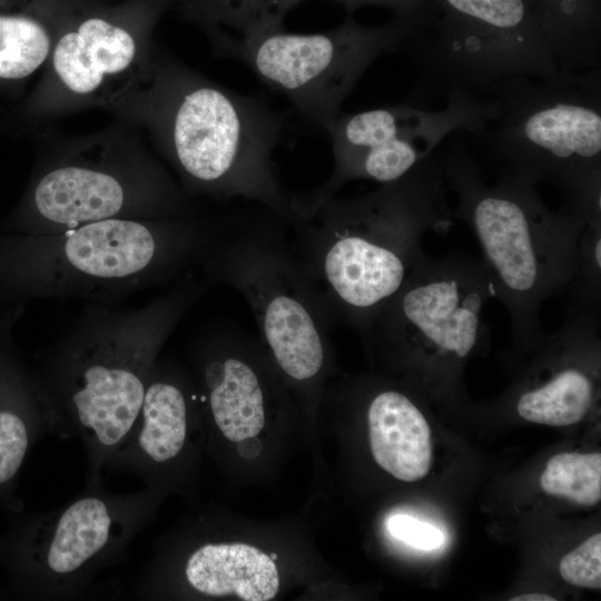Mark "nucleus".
Listing matches in <instances>:
<instances>
[{"label":"nucleus","instance_id":"1","mask_svg":"<svg viewBox=\"0 0 601 601\" xmlns=\"http://www.w3.org/2000/svg\"><path fill=\"white\" fill-rule=\"evenodd\" d=\"M109 112L144 129L188 196L242 197L289 223L292 197L273 162L284 116L235 92L156 47L148 80Z\"/></svg>","mask_w":601,"mask_h":601},{"label":"nucleus","instance_id":"2","mask_svg":"<svg viewBox=\"0 0 601 601\" xmlns=\"http://www.w3.org/2000/svg\"><path fill=\"white\" fill-rule=\"evenodd\" d=\"M447 191L437 150L395 181L294 213V254L332 324L367 335L424 252V235L452 218Z\"/></svg>","mask_w":601,"mask_h":601},{"label":"nucleus","instance_id":"3","mask_svg":"<svg viewBox=\"0 0 601 601\" xmlns=\"http://www.w3.org/2000/svg\"><path fill=\"white\" fill-rule=\"evenodd\" d=\"M204 292L188 275L138 308L90 302L50 348L38 382L58 436L81 440L88 481L101 477L131 431L161 346Z\"/></svg>","mask_w":601,"mask_h":601},{"label":"nucleus","instance_id":"4","mask_svg":"<svg viewBox=\"0 0 601 601\" xmlns=\"http://www.w3.org/2000/svg\"><path fill=\"white\" fill-rule=\"evenodd\" d=\"M465 136L452 135L439 150L443 178L457 198L452 218L474 233L493 297L510 316L515 343L539 345L544 337L541 307L573 279L581 234L595 218L568 203L550 209L535 185L503 171L493 185L486 184Z\"/></svg>","mask_w":601,"mask_h":601},{"label":"nucleus","instance_id":"5","mask_svg":"<svg viewBox=\"0 0 601 601\" xmlns=\"http://www.w3.org/2000/svg\"><path fill=\"white\" fill-rule=\"evenodd\" d=\"M220 233L191 218H114L55 234L0 231V294L13 300L116 298L201 264Z\"/></svg>","mask_w":601,"mask_h":601},{"label":"nucleus","instance_id":"6","mask_svg":"<svg viewBox=\"0 0 601 601\" xmlns=\"http://www.w3.org/2000/svg\"><path fill=\"white\" fill-rule=\"evenodd\" d=\"M191 217L178 181L138 129L116 118L97 132L48 144L0 231L40 235L114 218Z\"/></svg>","mask_w":601,"mask_h":601},{"label":"nucleus","instance_id":"7","mask_svg":"<svg viewBox=\"0 0 601 601\" xmlns=\"http://www.w3.org/2000/svg\"><path fill=\"white\" fill-rule=\"evenodd\" d=\"M497 116L475 138L502 168L548 181L589 217L601 216V67L513 77L489 91Z\"/></svg>","mask_w":601,"mask_h":601},{"label":"nucleus","instance_id":"8","mask_svg":"<svg viewBox=\"0 0 601 601\" xmlns=\"http://www.w3.org/2000/svg\"><path fill=\"white\" fill-rule=\"evenodd\" d=\"M168 0L106 7L72 0L19 114L38 127L90 108L109 111L149 78L152 31Z\"/></svg>","mask_w":601,"mask_h":601},{"label":"nucleus","instance_id":"9","mask_svg":"<svg viewBox=\"0 0 601 601\" xmlns=\"http://www.w3.org/2000/svg\"><path fill=\"white\" fill-rule=\"evenodd\" d=\"M432 1L430 22L404 47L417 69L414 101L456 90L487 95L504 79L559 71L525 0Z\"/></svg>","mask_w":601,"mask_h":601},{"label":"nucleus","instance_id":"10","mask_svg":"<svg viewBox=\"0 0 601 601\" xmlns=\"http://www.w3.org/2000/svg\"><path fill=\"white\" fill-rule=\"evenodd\" d=\"M274 220L220 233L200 265L210 282L245 297L282 372L295 383H309L325 366L332 322L286 239L284 219Z\"/></svg>","mask_w":601,"mask_h":601},{"label":"nucleus","instance_id":"11","mask_svg":"<svg viewBox=\"0 0 601 601\" xmlns=\"http://www.w3.org/2000/svg\"><path fill=\"white\" fill-rule=\"evenodd\" d=\"M431 20L427 14L394 16L365 26L353 13L329 30L293 33L285 29L237 46L228 55L247 65L269 88L283 93L308 121L325 130L368 67L404 49Z\"/></svg>","mask_w":601,"mask_h":601},{"label":"nucleus","instance_id":"12","mask_svg":"<svg viewBox=\"0 0 601 601\" xmlns=\"http://www.w3.org/2000/svg\"><path fill=\"white\" fill-rule=\"evenodd\" d=\"M496 116L491 95L463 90L449 93L445 106L436 110L401 104L339 115L327 132L333 170L311 194L293 196V209L311 208L353 180L395 181L434 155L446 138L476 135Z\"/></svg>","mask_w":601,"mask_h":601},{"label":"nucleus","instance_id":"13","mask_svg":"<svg viewBox=\"0 0 601 601\" xmlns=\"http://www.w3.org/2000/svg\"><path fill=\"white\" fill-rule=\"evenodd\" d=\"M492 296L482 259L423 252L366 336L398 357L455 366L486 338L483 311Z\"/></svg>","mask_w":601,"mask_h":601},{"label":"nucleus","instance_id":"14","mask_svg":"<svg viewBox=\"0 0 601 601\" xmlns=\"http://www.w3.org/2000/svg\"><path fill=\"white\" fill-rule=\"evenodd\" d=\"M151 499L150 491L112 493L97 477L68 504L32 518L17 554L35 592L47 599L79 594L121 560L149 516Z\"/></svg>","mask_w":601,"mask_h":601},{"label":"nucleus","instance_id":"15","mask_svg":"<svg viewBox=\"0 0 601 601\" xmlns=\"http://www.w3.org/2000/svg\"><path fill=\"white\" fill-rule=\"evenodd\" d=\"M195 397L156 362L136 422L107 467L150 483L160 467L183 453L188 437L189 402Z\"/></svg>","mask_w":601,"mask_h":601},{"label":"nucleus","instance_id":"16","mask_svg":"<svg viewBox=\"0 0 601 601\" xmlns=\"http://www.w3.org/2000/svg\"><path fill=\"white\" fill-rule=\"evenodd\" d=\"M201 383L214 423L230 442L257 436L265 425V390L238 337L216 332L203 345Z\"/></svg>","mask_w":601,"mask_h":601},{"label":"nucleus","instance_id":"17","mask_svg":"<svg viewBox=\"0 0 601 601\" xmlns=\"http://www.w3.org/2000/svg\"><path fill=\"white\" fill-rule=\"evenodd\" d=\"M21 307L0 315V489L13 481L36 436L58 435V425L38 382L11 353L10 334Z\"/></svg>","mask_w":601,"mask_h":601},{"label":"nucleus","instance_id":"18","mask_svg":"<svg viewBox=\"0 0 601 601\" xmlns=\"http://www.w3.org/2000/svg\"><path fill=\"white\" fill-rule=\"evenodd\" d=\"M367 423L371 451L383 470L404 482L427 475L433 459L430 426L405 393L378 391L370 401Z\"/></svg>","mask_w":601,"mask_h":601},{"label":"nucleus","instance_id":"19","mask_svg":"<svg viewBox=\"0 0 601 601\" xmlns=\"http://www.w3.org/2000/svg\"><path fill=\"white\" fill-rule=\"evenodd\" d=\"M184 577L204 595H236L245 601H268L279 589L274 560L243 543H205L186 559Z\"/></svg>","mask_w":601,"mask_h":601},{"label":"nucleus","instance_id":"20","mask_svg":"<svg viewBox=\"0 0 601 601\" xmlns=\"http://www.w3.org/2000/svg\"><path fill=\"white\" fill-rule=\"evenodd\" d=\"M72 0H35L0 11V93H14L39 77Z\"/></svg>","mask_w":601,"mask_h":601},{"label":"nucleus","instance_id":"21","mask_svg":"<svg viewBox=\"0 0 601 601\" xmlns=\"http://www.w3.org/2000/svg\"><path fill=\"white\" fill-rule=\"evenodd\" d=\"M306 0H168L185 19L197 24L213 49L228 57L254 38L284 29L290 10Z\"/></svg>","mask_w":601,"mask_h":601},{"label":"nucleus","instance_id":"22","mask_svg":"<svg viewBox=\"0 0 601 601\" xmlns=\"http://www.w3.org/2000/svg\"><path fill=\"white\" fill-rule=\"evenodd\" d=\"M559 70L601 67V0H525Z\"/></svg>","mask_w":601,"mask_h":601},{"label":"nucleus","instance_id":"23","mask_svg":"<svg viewBox=\"0 0 601 601\" xmlns=\"http://www.w3.org/2000/svg\"><path fill=\"white\" fill-rule=\"evenodd\" d=\"M544 493L591 506L601 499V454L560 453L552 456L540 477Z\"/></svg>","mask_w":601,"mask_h":601},{"label":"nucleus","instance_id":"24","mask_svg":"<svg viewBox=\"0 0 601 601\" xmlns=\"http://www.w3.org/2000/svg\"><path fill=\"white\" fill-rule=\"evenodd\" d=\"M568 287L574 304L601 307V218L589 220L581 234L577 272Z\"/></svg>","mask_w":601,"mask_h":601},{"label":"nucleus","instance_id":"25","mask_svg":"<svg viewBox=\"0 0 601 601\" xmlns=\"http://www.w3.org/2000/svg\"><path fill=\"white\" fill-rule=\"evenodd\" d=\"M560 574L568 583L589 589L601 588V534L595 533L560 561Z\"/></svg>","mask_w":601,"mask_h":601},{"label":"nucleus","instance_id":"26","mask_svg":"<svg viewBox=\"0 0 601 601\" xmlns=\"http://www.w3.org/2000/svg\"><path fill=\"white\" fill-rule=\"evenodd\" d=\"M386 528L394 538L421 550L436 549L444 541L440 529L408 515L390 516Z\"/></svg>","mask_w":601,"mask_h":601},{"label":"nucleus","instance_id":"27","mask_svg":"<svg viewBox=\"0 0 601 601\" xmlns=\"http://www.w3.org/2000/svg\"><path fill=\"white\" fill-rule=\"evenodd\" d=\"M339 3L347 13L363 7H380L390 10L394 16L433 14L432 0H333Z\"/></svg>","mask_w":601,"mask_h":601},{"label":"nucleus","instance_id":"28","mask_svg":"<svg viewBox=\"0 0 601 601\" xmlns=\"http://www.w3.org/2000/svg\"><path fill=\"white\" fill-rule=\"evenodd\" d=\"M553 597L543 593H528L512 598L511 601H554Z\"/></svg>","mask_w":601,"mask_h":601},{"label":"nucleus","instance_id":"29","mask_svg":"<svg viewBox=\"0 0 601 601\" xmlns=\"http://www.w3.org/2000/svg\"><path fill=\"white\" fill-rule=\"evenodd\" d=\"M269 556H270L273 560H275V559L277 558L276 554H272V555H269Z\"/></svg>","mask_w":601,"mask_h":601}]
</instances>
